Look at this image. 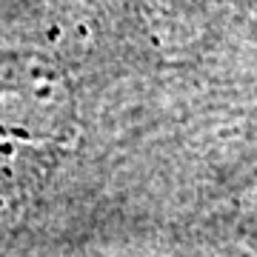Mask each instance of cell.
Instances as JSON below:
<instances>
[{
    "mask_svg": "<svg viewBox=\"0 0 257 257\" xmlns=\"http://www.w3.org/2000/svg\"><path fill=\"white\" fill-rule=\"evenodd\" d=\"M77 94L60 60L40 49H0V132L32 143H69Z\"/></svg>",
    "mask_w": 257,
    "mask_h": 257,
    "instance_id": "obj_1",
    "label": "cell"
}]
</instances>
